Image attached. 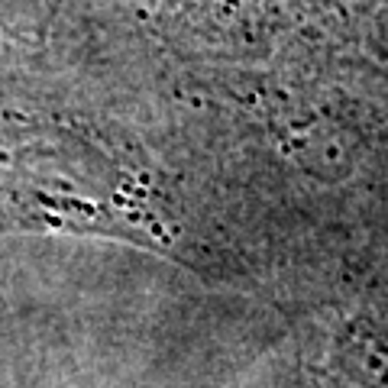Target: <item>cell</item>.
<instances>
[{
  "label": "cell",
  "instance_id": "6da1fadb",
  "mask_svg": "<svg viewBox=\"0 0 388 388\" xmlns=\"http://www.w3.org/2000/svg\"><path fill=\"white\" fill-rule=\"evenodd\" d=\"M327 388H388V346L375 333H340L324 366Z\"/></svg>",
  "mask_w": 388,
  "mask_h": 388
}]
</instances>
